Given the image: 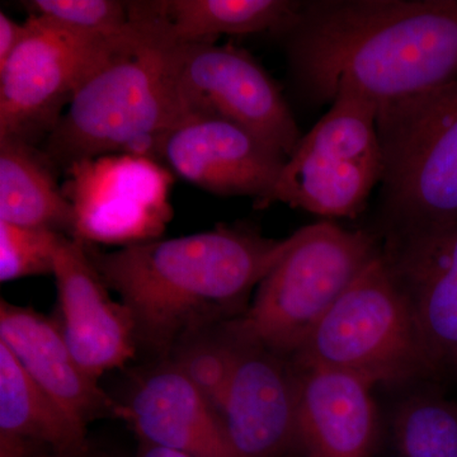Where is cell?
<instances>
[{
    "label": "cell",
    "instance_id": "obj_14",
    "mask_svg": "<svg viewBox=\"0 0 457 457\" xmlns=\"http://www.w3.org/2000/svg\"><path fill=\"white\" fill-rule=\"evenodd\" d=\"M237 337L220 411L228 440L237 457H282L299 446L296 366L293 357Z\"/></svg>",
    "mask_w": 457,
    "mask_h": 457
},
{
    "label": "cell",
    "instance_id": "obj_25",
    "mask_svg": "<svg viewBox=\"0 0 457 457\" xmlns=\"http://www.w3.org/2000/svg\"><path fill=\"white\" fill-rule=\"evenodd\" d=\"M26 33V23H17L4 12H0V71L16 53Z\"/></svg>",
    "mask_w": 457,
    "mask_h": 457
},
{
    "label": "cell",
    "instance_id": "obj_23",
    "mask_svg": "<svg viewBox=\"0 0 457 457\" xmlns=\"http://www.w3.org/2000/svg\"><path fill=\"white\" fill-rule=\"evenodd\" d=\"M64 234L0 220V281L53 275Z\"/></svg>",
    "mask_w": 457,
    "mask_h": 457
},
{
    "label": "cell",
    "instance_id": "obj_21",
    "mask_svg": "<svg viewBox=\"0 0 457 457\" xmlns=\"http://www.w3.org/2000/svg\"><path fill=\"white\" fill-rule=\"evenodd\" d=\"M398 457H457V404L435 393H418L394 411Z\"/></svg>",
    "mask_w": 457,
    "mask_h": 457
},
{
    "label": "cell",
    "instance_id": "obj_15",
    "mask_svg": "<svg viewBox=\"0 0 457 457\" xmlns=\"http://www.w3.org/2000/svg\"><path fill=\"white\" fill-rule=\"evenodd\" d=\"M121 405L144 444L191 457H237L220 413L171 361L144 375Z\"/></svg>",
    "mask_w": 457,
    "mask_h": 457
},
{
    "label": "cell",
    "instance_id": "obj_20",
    "mask_svg": "<svg viewBox=\"0 0 457 457\" xmlns=\"http://www.w3.org/2000/svg\"><path fill=\"white\" fill-rule=\"evenodd\" d=\"M302 4L294 0H164L154 2V8L171 38L200 44L224 35L281 33Z\"/></svg>",
    "mask_w": 457,
    "mask_h": 457
},
{
    "label": "cell",
    "instance_id": "obj_10",
    "mask_svg": "<svg viewBox=\"0 0 457 457\" xmlns=\"http://www.w3.org/2000/svg\"><path fill=\"white\" fill-rule=\"evenodd\" d=\"M73 237L122 246L158 239L170 219V171L153 159L113 154L66 168Z\"/></svg>",
    "mask_w": 457,
    "mask_h": 457
},
{
    "label": "cell",
    "instance_id": "obj_5",
    "mask_svg": "<svg viewBox=\"0 0 457 457\" xmlns=\"http://www.w3.org/2000/svg\"><path fill=\"white\" fill-rule=\"evenodd\" d=\"M385 230L457 221V79L378 107Z\"/></svg>",
    "mask_w": 457,
    "mask_h": 457
},
{
    "label": "cell",
    "instance_id": "obj_22",
    "mask_svg": "<svg viewBox=\"0 0 457 457\" xmlns=\"http://www.w3.org/2000/svg\"><path fill=\"white\" fill-rule=\"evenodd\" d=\"M228 321L189 333L171 350L174 351L171 362L187 376L219 413L239 345Z\"/></svg>",
    "mask_w": 457,
    "mask_h": 457
},
{
    "label": "cell",
    "instance_id": "obj_19",
    "mask_svg": "<svg viewBox=\"0 0 457 457\" xmlns=\"http://www.w3.org/2000/svg\"><path fill=\"white\" fill-rule=\"evenodd\" d=\"M53 167L32 144L0 137V220L73 237L74 207Z\"/></svg>",
    "mask_w": 457,
    "mask_h": 457
},
{
    "label": "cell",
    "instance_id": "obj_2",
    "mask_svg": "<svg viewBox=\"0 0 457 457\" xmlns=\"http://www.w3.org/2000/svg\"><path fill=\"white\" fill-rule=\"evenodd\" d=\"M291 237L276 240L245 227L219 225L192 236L155 239L90 260L128 306L137 343L159 353L183 337L242 317Z\"/></svg>",
    "mask_w": 457,
    "mask_h": 457
},
{
    "label": "cell",
    "instance_id": "obj_9",
    "mask_svg": "<svg viewBox=\"0 0 457 457\" xmlns=\"http://www.w3.org/2000/svg\"><path fill=\"white\" fill-rule=\"evenodd\" d=\"M180 97L187 117H221L288 159L302 139L278 84L245 50L215 42L180 44Z\"/></svg>",
    "mask_w": 457,
    "mask_h": 457
},
{
    "label": "cell",
    "instance_id": "obj_8",
    "mask_svg": "<svg viewBox=\"0 0 457 457\" xmlns=\"http://www.w3.org/2000/svg\"><path fill=\"white\" fill-rule=\"evenodd\" d=\"M25 23V37L0 71V137L33 145L49 137L75 90L119 35H79L36 16Z\"/></svg>",
    "mask_w": 457,
    "mask_h": 457
},
{
    "label": "cell",
    "instance_id": "obj_12",
    "mask_svg": "<svg viewBox=\"0 0 457 457\" xmlns=\"http://www.w3.org/2000/svg\"><path fill=\"white\" fill-rule=\"evenodd\" d=\"M156 158L174 176L219 196L262 200L287 161L251 131L221 117L198 114L159 141Z\"/></svg>",
    "mask_w": 457,
    "mask_h": 457
},
{
    "label": "cell",
    "instance_id": "obj_6",
    "mask_svg": "<svg viewBox=\"0 0 457 457\" xmlns=\"http://www.w3.org/2000/svg\"><path fill=\"white\" fill-rule=\"evenodd\" d=\"M293 360L300 366L350 372L374 386L435 376L407 297L381 251L319 321Z\"/></svg>",
    "mask_w": 457,
    "mask_h": 457
},
{
    "label": "cell",
    "instance_id": "obj_11",
    "mask_svg": "<svg viewBox=\"0 0 457 457\" xmlns=\"http://www.w3.org/2000/svg\"><path fill=\"white\" fill-rule=\"evenodd\" d=\"M381 255L407 297L435 376L457 370V221L385 230Z\"/></svg>",
    "mask_w": 457,
    "mask_h": 457
},
{
    "label": "cell",
    "instance_id": "obj_4",
    "mask_svg": "<svg viewBox=\"0 0 457 457\" xmlns=\"http://www.w3.org/2000/svg\"><path fill=\"white\" fill-rule=\"evenodd\" d=\"M380 251L369 230L330 220L300 228L231 328L246 341L293 357Z\"/></svg>",
    "mask_w": 457,
    "mask_h": 457
},
{
    "label": "cell",
    "instance_id": "obj_7",
    "mask_svg": "<svg viewBox=\"0 0 457 457\" xmlns=\"http://www.w3.org/2000/svg\"><path fill=\"white\" fill-rule=\"evenodd\" d=\"M384 176L378 104L342 93L288 156L278 182L255 209L284 204L335 218H357Z\"/></svg>",
    "mask_w": 457,
    "mask_h": 457
},
{
    "label": "cell",
    "instance_id": "obj_13",
    "mask_svg": "<svg viewBox=\"0 0 457 457\" xmlns=\"http://www.w3.org/2000/svg\"><path fill=\"white\" fill-rule=\"evenodd\" d=\"M57 326L80 369L93 380L137 353V327L128 306L114 302L90 260L88 243L65 237L57 251Z\"/></svg>",
    "mask_w": 457,
    "mask_h": 457
},
{
    "label": "cell",
    "instance_id": "obj_18",
    "mask_svg": "<svg viewBox=\"0 0 457 457\" xmlns=\"http://www.w3.org/2000/svg\"><path fill=\"white\" fill-rule=\"evenodd\" d=\"M87 426L29 378L0 342V456L26 457L33 446L56 455L86 450Z\"/></svg>",
    "mask_w": 457,
    "mask_h": 457
},
{
    "label": "cell",
    "instance_id": "obj_3",
    "mask_svg": "<svg viewBox=\"0 0 457 457\" xmlns=\"http://www.w3.org/2000/svg\"><path fill=\"white\" fill-rule=\"evenodd\" d=\"M130 27L117 36L75 90L47 137L51 164L113 154L156 159L159 141L187 119L179 84V42L153 2H129Z\"/></svg>",
    "mask_w": 457,
    "mask_h": 457
},
{
    "label": "cell",
    "instance_id": "obj_27",
    "mask_svg": "<svg viewBox=\"0 0 457 457\" xmlns=\"http://www.w3.org/2000/svg\"><path fill=\"white\" fill-rule=\"evenodd\" d=\"M71 455H56V457H71Z\"/></svg>",
    "mask_w": 457,
    "mask_h": 457
},
{
    "label": "cell",
    "instance_id": "obj_17",
    "mask_svg": "<svg viewBox=\"0 0 457 457\" xmlns=\"http://www.w3.org/2000/svg\"><path fill=\"white\" fill-rule=\"evenodd\" d=\"M0 342L29 378L84 426L97 418H121L122 405L80 369L55 319L2 300Z\"/></svg>",
    "mask_w": 457,
    "mask_h": 457
},
{
    "label": "cell",
    "instance_id": "obj_26",
    "mask_svg": "<svg viewBox=\"0 0 457 457\" xmlns=\"http://www.w3.org/2000/svg\"><path fill=\"white\" fill-rule=\"evenodd\" d=\"M137 457H191L186 453H179L165 449V447L155 446V445L144 444L141 445L139 453Z\"/></svg>",
    "mask_w": 457,
    "mask_h": 457
},
{
    "label": "cell",
    "instance_id": "obj_24",
    "mask_svg": "<svg viewBox=\"0 0 457 457\" xmlns=\"http://www.w3.org/2000/svg\"><path fill=\"white\" fill-rule=\"evenodd\" d=\"M29 16L68 31L95 37H111L130 27L129 2L117 0H31Z\"/></svg>",
    "mask_w": 457,
    "mask_h": 457
},
{
    "label": "cell",
    "instance_id": "obj_16",
    "mask_svg": "<svg viewBox=\"0 0 457 457\" xmlns=\"http://www.w3.org/2000/svg\"><path fill=\"white\" fill-rule=\"evenodd\" d=\"M295 366L297 441L303 455L372 457L378 429L374 385L341 370Z\"/></svg>",
    "mask_w": 457,
    "mask_h": 457
},
{
    "label": "cell",
    "instance_id": "obj_1",
    "mask_svg": "<svg viewBox=\"0 0 457 457\" xmlns=\"http://www.w3.org/2000/svg\"><path fill=\"white\" fill-rule=\"evenodd\" d=\"M281 36L319 104L354 93L378 107L457 79V0L303 2Z\"/></svg>",
    "mask_w": 457,
    "mask_h": 457
}]
</instances>
